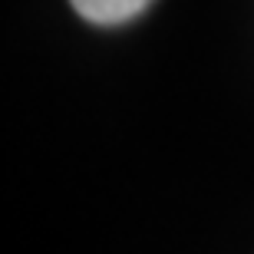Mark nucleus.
I'll return each instance as SVG.
<instances>
[{
    "label": "nucleus",
    "instance_id": "obj_1",
    "mask_svg": "<svg viewBox=\"0 0 254 254\" xmlns=\"http://www.w3.org/2000/svg\"><path fill=\"white\" fill-rule=\"evenodd\" d=\"M69 7L93 27H123L142 17L152 7V0H69Z\"/></svg>",
    "mask_w": 254,
    "mask_h": 254
}]
</instances>
